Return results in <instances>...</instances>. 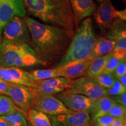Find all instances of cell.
Wrapping results in <instances>:
<instances>
[{"label":"cell","mask_w":126,"mask_h":126,"mask_svg":"<svg viewBox=\"0 0 126 126\" xmlns=\"http://www.w3.org/2000/svg\"><path fill=\"white\" fill-rule=\"evenodd\" d=\"M31 35V46L41 65H51L64 57L74 35V31L40 23L25 17Z\"/></svg>","instance_id":"obj_1"},{"label":"cell","mask_w":126,"mask_h":126,"mask_svg":"<svg viewBox=\"0 0 126 126\" xmlns=\"http://www.w3.org/2000/svg\"><path fill=\"white\" fill-rule=\"evenodd\" d=\"M31 15L47 23L74 31L75 22L70 0H23Z\"/></svg>","instance_id":"obj_2"},{"label":"cell","mask_w":126,"mask_h":126,"mask_svg":"<svg viewBox=\"0 0 126 126\" xmlns=\"http://www.w3.org/2000/svg\"><path fill=\"white\" fill-rule=\"evenodd\" d=\"M96 40L92 19L88 18L82 20L77 28L67 52L56 67L91 58Z\"/></svg>","instance_id":"obj_3"},{"label":"cell","mask_w":126,"mask_h":126,"mask_svg":"<svg viewBox=\"0 0 126 126\" xmlns=\"http://www.w3.org/2000/svg\"><path fill=\"white\" fill-rule=\"evenodd\" d=\"M41 63L28 43L0 39V66L31 67Z\"/></svg>","instance_id":"obj_4"},{"label":"cell","mask_w":126,"mask_h":126,"mask_svg":"<svg viewBox=\"0 0 126 126\" xmlns=\"http://www.w3.org/2000/svg\"><path fill=\"white\" fill-rule=\"evenodd\" d=\"M66 91L85 96L93 100L107 96L106 89L102 87L94 78L89 77L83 76L71 80Z\"/></svg>","instance_id":"obj_5"},{"label":"cell","mask_w":126,"mask_h":126,"mask_svg":"<svg viewBox=\"0 0 126 126\" xmlns=\"http://www.w3.org/2000/svg\"><path fill=\"white\" fill-rule=\"evenodd\" d=\"M71 81L70 79L59 77L48 79L36 81V88H29L32 99L53 95L65 91Z\"/></svg>","instance_id":"obj_6"},{"label":"cell","mask_w":126,"mask_h":126,"mask_svg":"<svg viewBox=\"0 0 126 126\" xmlns=\"http://www.w3.org/2000/svg\"><path fill=\"white\" fill-rule=\"evenodd\" d=\"M32 108L50 116H56L72 112L63 102L53 95H47L32 99Z\"/></svg>","instance_id":"obj_7"},{"label":"cell","mask_w":126,"mask_h":126,"mask_svg":"<svg viewBox=\"0 0 126 126\" xmlns=\"http://www.w3.org/2000/svg\"><path fill=\"white\" fill-rule=\"evenodd\" d=\"M3 38L12 42L28 43L31 42L29 29L24 19L15 16L6 25L3 31Z\"/></svg>","instance_id":"obj_8"},{"label":"cell","mask_w":126,"mask_h":126,"mask_svg":"<svg viewBox=\"0 0 126 126\" xmlns=\"http://www.w3.org/2000/svg\"><path fill=\"white\" fill-rule=\"evenodd\" d=\"M56 97L72 111L89 112L93 102V100L85 96L72 94L66 90L57 94Z\"/></svg>","instance_id":"obj_9"},{"label":"cell","mask_w":126,"mask_h":126,"mask_svg":"<svg viewBox=\"0 0 126 126\" xmlns=\"http://www.w3.org/2000/svg\"><path fill=\"white\" fill-rule=\"evenodd\" d=\"M49 119L52 126H84L89 125L91 117L88 111H72L50 116Z\"/></svg>","instance_id":"obj_10"},{"label":"cell","mask_w":126,"mask_h":126,"mask_svg":"<svg viewBox=\"0 0 126 126\" xmlns=\"http://www.w3.org/2000/svg\"><path fill=\"white\" fill-rule=\"evenodd\" d=\"M0 78L12 83L22 85L29 88H36V81L29 76V72L18 67L0 66Z\"/></svg>","instance_id":"obj_11"},{"label":"cell","mask_w":126,"mask_h":126,"mask_svg":"<svg viewBox=\"0 0 126 126\" xmlns=\"http://www.w3.org/2000/svg\"><path fill=\"white\" fill-rule=\"evenodd\" d=\"M7 96L24 114L32 108V96L27 86L12 83L8 91Z\"/></svg>","instance_id":"obj_12"},{"label":"cell","mask_w":126,"mask_h":126,"mask_svg":"<svg viewBox=\"0 0 126 126\" xmlns=\"http://www.w3.org/2000/svg\"><path fill=\"white\" fill-rule=\"evenodd\" d=\"M116 9L110 0L101 2L94 15L96 23L103 33H106L115 19L117 18Z\"/></svg>","instance_id":"obj_13"},{"label":"cell","mask_w":126,"mask_h":126,"mask_svg":"<svg viewBox=\"0 0 126 126\" xmlns=\"http://www.w3.org/2000/svg\"><path fill=\"white\" fill-rule=\"evenodd\" d=\"M107 38L114 40L116 43L114 49L126 51V22L115 19L106 33Z\"/></svg>","instance_id":"obj_14"},{"label":"cell","mask_w":126,"mask_h":126,"mask_svg":"<svg viewBox=\"0 0 126 126\" xmlns=\"http://www.w3.org/2000/svg\"><path fill=\"white\" fill-rule=\"evenodd\" d=\"M70 2L77 28L82 20L94 13L95 4L94 0H70Z\"/></svg>","instance_id":"obj_15"},{"label":"cell","mask_w":126,"mask_h":126,"mask_svg":"<svg viewBox=\"0 0 126 126\" xmlns=\"http://www.w3.org/2000/svg\"><path fill=\"white\" fill-rule=\"evenodd\" d=\"M92 59V58H89L83 61L70 63L57 68L59 69L61 77H65L70 79H75L83 76Z\"/></svg>","instance_id":"obj_16"},{"label":"cell","mask_w":126,"mask_h":126,"mask_svg":"<svg viewBox=\"0 0 126 126\" xmlns=\"http://www.w3.org/2000/svg\"><path fill=\"white\" fill-rule=\"evenodd\" d=\"M115 103L116 102L113 97L108 95L93 100L89 110L92 122H95L97 118L108 114L110 109Z\"/></svg>","instance_id":"obj_17"},{"label":"cell","mask_w":126,"mask_h":126,"mask_svg":"<svg viewBox=\"0 0 126 126\" xmlns=\"http://www.w3.org/2000/svg\"><path fill=\"white\" fill-rule=\"evenodd\" d=\"M116 47V43L114 40L107 38L106 37H101L97 39L95 46L93 50L91 58L102 57L109 54L114 51Z\"/></svg>","instance_id":"obj_18"},{"label":"cell","mask_w":126,"mask_h":126,"mask_svg":"<svg viewBox=\"0 0 126 126\" xmlns=\"http://www.w3.org/2000/svg\"><path fill=\"white\" fill-rule=\"evenodd\" d=\"M15 16L16 14L11 3L8 0H0V37L6 25Z\"/></svg>","instance_id":"obj_19"},{"label":"cell","mask_w":126,"mask_h":126,"mask_svg":"<svg viewBox=\"0 0 126 126\" xmlns=\"http://www.w3.org/2000/svg\"><path fill=\"white\" fill-rule=\"evenodd\" d=\"M24 114L32 126H52L47 114L38 110L31 108Z\"/></svg>","instance_id":"obj_20"},{"label":"cell","mask_w":126,"mask_h":126,"mask_svg":"<svg viewBox=\"0 0 126 126\" xmlns=\"http://www.w3.org/2000/svg\"><path fill=\"white\" fill-rule=\"evenodd\" d=\"M108 56L109 54L102 57H97L93 59L83 76L94 78L97 75L102 73L105 70Z\"/></svg>","instance_id":"obj_21"},{"label":"cell","mask_w":126,"mask_h":126,"mask_svg":"<svg viewBox=\"0 0 126 126\" xmlns=\"http://www.w3.org/2000/svg\"><path fill=\"white\" fill-rule=\"evenodd\" d=\"M29 76L34 81L48 79L61 77L59 69L54 68L47 70H34L29 72Z\"/></svg>","instance_id":"obj_22"},{"label":"cell","mask_w":126,"mask_h":126,"mask_svg":"<svg viewBox=\"0 0 126 126\" xmlns=\"http://www.w3.org/2000/svg\"><path fill=\"white\" fill-rule=\"evenodd\" d=\"M1 117L10 126H28L26 118L19 109L15 112Z\"/></svg>","instance_id":"obj_23"},{"label":"cell","mask_w":126,"mask_h":126,"mask_svg":"<svg viewBox=\"0 0 126 126\" xmlns=\"http://www.w3.org/2000/svg\"><path fill=\"white\" fill-rule=\"evenodd\" d=\"M18 109L9 96L0 94V117L15 112Z\"/></svg>","instance_id":"obj_24"},{"label":"cell","mask_w":126,"mask_h":126,"mask_svg":"<svg viewBox=\"0 0 126 126\" xmlns=\"http://www.w3.org/2000/svg\"><path fill=\"white\" fill-rule=\"evenodd\" d=\"M94 78L102 87L105 89H108L111 87L116 79L113 74L107 73L105 72H103Z\"/></svg>","instance_id":"obj_25"},{"label":"cell","mask_w":126,"mask_h":126,"mask_svg":"<svg viewBox=\"0 0 126 126\" xmlns=\"http://www.w3.org/2000/svg\"><path fill=\"white\" fill-rule=\"evenodd\" d=\"M108 114L115 119H123L126 114V108L120 104L115 103L110 109Z\"/></svg>","instance_id":"obj_26"},{"label":"cell","mask_w":126,"mask_h":126,"mask_svg":"<svg viewBox=\"0 0 126 126\" xmlns=\"http://www.w3.org/2000/svg\"><path fill=\"white\" fill-rule=\"evenodd\" d=\"M125 92H126V88L117 79L115 80L111 87L106 89L107 95L109 96L120 95Z\"/></svg>","instance_id":"obj_27"},{"label":"cell","mask_w":126,"mask_h":126,"mask_svg":"<svg viewBox=\"0 0 126 126\" xmlns=\"http://www.w3.org/2000/svg\"><path fill=\"white\" fill-rule=\"evenodd\" d=\"M122 60L117 59L113 56L112 53L109 54L108 59L106 60V65H105V70L103 72L107 73L113 74L116 67L119 65L120 62Z\"/></svg>","instance_id":"obj_28"},{"label":"cell","mask_w":126,"mask_h":126,"mask_svg":"<svg viewBox=\"0 0 126 126\" xmlns=\"http://www.w3.org/2000/svg\"><path fill=\"white\" fill-rule=\"evenodd\" d=\"M11 3L15 9L16 16L25 17L26 15V9H25L23 0H8Z\"/></svg>","instance_id":"obj_29"},{"label":"cell","mask_w":126,"mask_h":126,"mask_svg":"<svg viewBox=\"0 0 126 126\" xmlns=\"http://www.w3.org/2000/svg\"><path fill=\"white\" fill-rule=\"evenodd\" d=\"M115 118L110 116V115H105L97 118L95 120L96 126H111L115 120Z\"/></svg>","instance_id":"obj_30"},{"label":"cell","mask_w":126,"mask_h":126,"mask_svg":"<svg viewBox=\"0 0 126 126\" xmlns=\"http://www.w3.org/2000/svg\"><path fill=\"white\" fill-rule=\"evenodd\" d=\"M114 76L116 79L122 77L123 75L126 74V63L124 60H123L120 62L119 65L116 67V70H114Z\"/></svg>","instance_id":"obj_31"},{"label":"cell","mask_w":126,"mask_h":126,"mask_svg":"<svg viewBox=\"0 0 126 126\" xmlns=\"http://www.w3.org/2000/svg\"><path fill=\"white\" fill-rule=\"evenodd\" d=\"M12 83L8 82L0 78V94L7 96L8 91Z\"/></svg>","instance_id":"obj_32"},{"label":"cell","mask_w":126,"mask_h":126,"mask_svg":"<svg viewBox=\"0 0 126 126\" xmlns=\"http://www.w3.org/2000/svg\"><path fill=\"white\" fill-rule=\"evenodd\" d=\"M112 97L116 103L120 104L126 108V92L120 95L116 96H113Z\"/></svg>","instance_id":"obj_33"},{"label":"cell","mask_w":126,"mask_h":126,"mask_svg":"<svg viewBox=\"0 0 126 126\" xmlns=\"http://www.w3.org/2000/svg\"><path fill=\"white\" fill-rule=\"evenodd\" d=\"M126 52V50L122 49H114V51L112 52V54L117 59L120 60H123L124 59Z\"/></svg>","instance_id":"obj_34"},{"label":"cell","mask_w":126,"mask_h":126,"mask_svg":"<svg viewBox=\"0 0 126 126\" xmlns=\"http://www.w3.org/2000/svg\"><path fill=\"white\" fill-rule=\"evenodd\" d=\"M116 14L117 16V18L123 20L124 22H126V8L123 9V10H116Z\"/></svg>","instance_id":"obj_35"},{"label":"cell","mask_w":126,"mask_h":126,"mask_svg":"<svg viewBox=\"0 0 126 126\" xmlns=\"http://www.w3.org/2000/svg\"><path fill=\"white\" fill-rule=\"evenodd\" d=\"M117 79L118 81H119L121 83H122L123 85L126 88V74L125 75H123L122 77H120V78H117Z\"/></svg>","instance_id":"obj_36"},{"label":"cell","mask_w":126,"mask_h":126,"mask_svg":"<svg viewBox=\"0 0 126 126\" xmlns=\"http://www.w3.org/2000/svg\"><path fill=\"white\" fill-rule=\"evenodd\" d=\"M0 126H10L2 117H0Z\"/></svg>","instance_id":"obj_37"},{"label":"cell","mask_w":126,"mask_h":126,"mask_svg":"<svg viewBox=\"0 0 126 126\" xmlns=\"http://www.w3.org/2000/svg\"><path fill=\"white\" fill-rule=\"evenodd\" d=\"M123 121H124V122H125V123H126V116H124V119H123Z\"/></svg>","instance_id":"obj_38"},{"label":"cell","mask_w":126,"mask_h":126,"mask_svg":"<svg viewBox=\"0 0 126 126\" xmlns=\"http://www.w3.org/2000/svg\"><path fill=\"white\" fill-rule=\"evenodd\" d=\"M105 1V0H97V2H100V3L102 2H103V1Z\"/></svg>","instance_id":"obj_39"},{"label":"cell","mask_w":126,"mask_h":126,"mask_svg":"<svg viewBox=\"0 0 126 126\" xmlns=\"http://www.w3.org/2000/svg\"><path fill=\"white\" fill-rule=\"evenodd\" d=\"M124 60L125 61V62L126 63V54H125V56H124Z\"/></svg>","instance_id":"obj_40"},{"label":"cell","mask_w":126,"mask_h":126,"mask_svg":"<svg viewBox=\"0 0 126 126\" xmlns=\"http://www.w3.org/2000/svg\"></svg>","instance_id":"obj_41"},{"label":"cell","mask_w":126,"mask_h":126,"mask_svg":"<svg viewBox=\"0 0 126 126\" xmlns=\"http://www.w3.org/2000/svg\"></svg>","instance_id":"obj_42"},{"label":"cell","mask_w":126,"mask_h":126,"mask_svg":"<svg viewBox=\"0 0 126 126\" xmlns=\"http://www.w3.org/2000/svg\"></svg>","instance_id":"obj_43"}]
</instances>
